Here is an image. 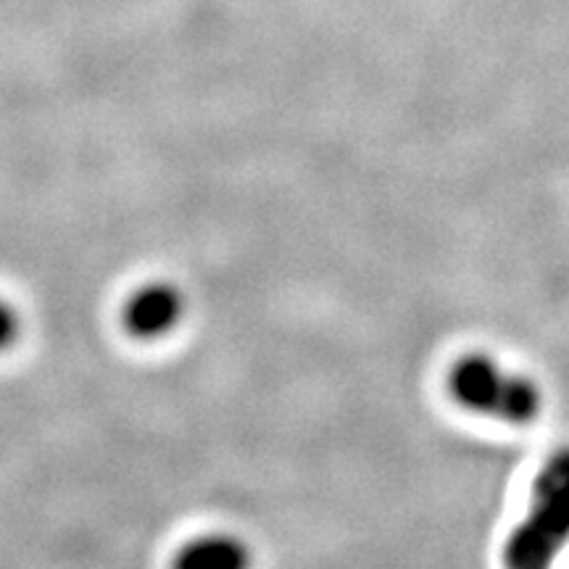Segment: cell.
<instances>
[{
	"mask_svg": "<svg viewBox=\"0 0 569 569\" xmlns=\"http://www.w3.org/2000/svg\"><path fill=\"white\" fill-rule=\"evenodd\" d=\"M569 543V448L546 461L532 488L530 511L503 546V561L515 569L551 565Z\"/></svg>",
	"mask_w": 569,
	"mask_h": 569,
	"instance_id": "obj_1",
	"label": "cell"
},
{
	"mask_svg": "<svg viewBox=\"0 0 569 569\" xmlns=\"http://www.w3.org/2000/svg\"><path fill=\"white\" fill-rule=\"evenodd\" d=\"M448 388L461 407L509 425H530L540 415V390L528 377L507 372L490 356H465L448 375Z\"/></svg>",
	"mask_w": 569,
	"mask_h": 569,
	"instance_id": "obj_2",
	"label": "cell"
},
{
	"mask_svg": "<svg viewBox=\"0 0 569 569\" xmlns=\"http://www.w3.org/2000/svg\"><path fill=\"white\" fill-rule=\"evenodd\" d=\"M182 311V293L174 284L151 282L134 290L130 301L124 303L122 322L132 338L159 340L180 325Z\"/></svg>",
	"mask_w": 569,
	"mask_h": 569,
	"instance_id": "obj_3",
	"label": "cell"
},
{
	"mask_svg": "<svg viewBox=\"0 0 569 569\" xmlns=\"http://www.w3.org/2000/svg\"><path fill=\"white\" fill-rule=\"evenodd\" d=\"M177 565L184 569H240L248 565V551L240 540L209 536L184 546L177 557Z\"/></svg>",
	"mask_w": 569,
	"mask_h": 569,
	"instance_id": "obj_4",
	"label": "cell"
},
{
	"mask_svg": "<svg viewBox=\"0 0 569 569\" xmlns=\"http://www.w3.org/2000/svg\"><path fill=\"white\" fill-rule=\"evenodd\" d=\"M19 336V317L9 303L0 298V351L9 348Z\"/></svg>",
	"mask_w": 569,
	"mask_h": 569,
	"instance_id": "obj_5",
	"label": "cell"
}]
</instances>
